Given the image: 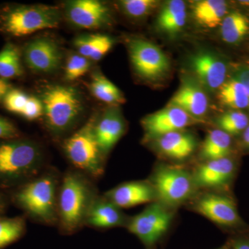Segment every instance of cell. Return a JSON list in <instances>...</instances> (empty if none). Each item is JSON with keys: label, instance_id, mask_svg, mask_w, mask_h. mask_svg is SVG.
I'll use <instances>...</instances> for the list:
<instances>
[{"label": "cell", "instance_id": "obj_13", "mask_svg": "<svg viewBox=\"0 0 249 249\" xmlns=\"http://www.w3.org/2000/svg\"><path fill=\"white\" fill-rule=\"evenodd\" d=\"M103 196L121 209L152 203L157 197L151 183L142 181L121 183L105 193Z\"/></svg>", "mask_w": 249, "mask_h": 249}, {"label": "cell", "instance_id": "obj_29", "mask_svg": "<svg viewBox=\"0 0 249 249\" xmlns=\"http://www.w3.org/2000/svg\"><path fill=\"white\" fill-rule=\"evenodd\" d=\"M249 122L248 116L240 111H228L217 119L219 129L229 135L245 131L249 126Z\"/></svg>", "mask_w": 249, "mask_h": 249}, {"label": "cell", "instance_id": "obj_28", "mask_svg": "<svg viewBox=\"0 0 249 249\" xmlns=\"http://www.w3.org/2000/svg\"><path fill=\"white\" fill-rule=\"evenodd\" d=\"M27 224L22 217H0V249L20 239L26 231Z\"/></svg>", "mask_w": 249, "mask_h": 249}, {"label": "cell", "instance_id": "obj_41", "mask_svg": "<svg viewBox=\"0 0 249 249\" xmlns=\"http://www.w3.org/2000/svg\"><path fill=\"white\" fill-rule=\"evenodd\" d=\"M3 208H4V201H3L2 197L0 196V212Z\"/></svg>", "mask_w": 249, "mask_h": 249}, {"label": "cell", "instance_id": "obj_20", "mask_svg": "<svg viewBox=\"0 0 249 249\" xmlns=\"http://www.w3.org/2000/svg\"><path fill=\"white\" fill-rule=\"evenodd\" d=\"M157 147L163 155L175 160L188 158L196 150V142L191 134L181 131L171 132L157 138Z\"/></svg>", "mask_w": 249, "mask_h": 249}, {"label": "cell", "instance_id": "obj_3", "mask_svg": "<svg viewBox=\"0 0 249 249\" xmlns=\"http://www.w3.org/2000/svg\"><path fill=\"white\" fill-rule=\"evenodd\" d=\"M45 156L38 144L16 138L0 142V183L23 184L44 170Z\"/></svg>", "mask_w": 249, "mask_h": 249}, {"label": "cell", "instance_id": "obj_11", "mask_svg": "<svg viewBox=\"0 0 249 249\" xmlns=\"http://www.w3.org/2000/svg\"><path fill=\"white\" fill-rule=\"evenodd\" d=\"M24 58L32 71L51 73L57 71L61 65L62 53L55 41L48 37H40L25 45Z\"/></svg>", "mask_w": 249, "mask_h": 249}, {"label": "cell", "instance_id": "obj_4", "mask_svg": "<svg viewBox=\"0 0 249 249\" xmlns=\"http://www.w3.org/2000/svg\"><path fill=\"white\" fill-rule=\"evenodd\" d=\"M40 98L43 105L45 127L52 137L62 138L76 127L84 109L83 99L76 88L49 85Z\"/></svg>", "mask_w": 249, "mask_h": 249}, {"label": "cell", "instance_id": "obj_17", "mask_svg": "<svg viewBox=\"0 0 249 249\" xmlns=\"http://www.w3.org/2000/svg\"><path fill=\"white\" fill-rule=\"evenodd\" d=\"M128 219L122 212V209L113 204L103 195H99L90 208L85 227L96 229L125 227Z\"/></svg>", "mask_w": 249, "mask_h": 249}, {"label": "cell", "instance_id": "obj_25", "mask_svg": "<svg viewBox=\"0 0 249 249\" xmlns=\"http://www.w3.org/2000/svg\"><path fill=\"white\" fill-rule=\"evenodd\" d=\"M218 90L219 99L228 107L236 109L249 107L248 93L244 85L237 78L225 81Z\"/></svg>", "mask_w": 249, "mask_h": 249}, {"label": "cell", "instance_id": "obj_33", "mask_svg": "<svg viewBox=\"0 0 249 249\" xmlns=\"http://www.w3.org/2000/svg\"><path fill=\"white\" fill-rule=\"evenodd\" d=\"M103 34H89L82 35L75 39V47L80 55L89 60L95 49L96 48L103 37Z\"/></svg>", "mask_w": 249, "mask_h": 249}, {"label": "cell", "instance_id": "obj_10", "mask_svg": "<svg viewBox=\"0 0 249 249\" xmlns=\"http://www.w3.org/2000/svg\"><path fill=\"white\" fill-rule=\"evenodd\" d=\"M65 11L69 22L80 29H101L111 22L109 8L98 0L67 1Z\"/></svg>", "mask_w": 249, "mask_h": 249}, {"label": "cell", "instance_id": "obj_24", "mask_svg": "<svg viewBox=\"0 0 249 249\" xmlns=\"http://www.w3.org/2000/svg\"><path fill=\"white\" fill-rule=\"evenodd\" d=\"M221 36L224 42L236 44L243 40L249 31L248 18L238 11L227 15L220 24Z\"/></svg>", "mask_w": 249, "mask_h": 249}, {"label": "cell", "instance_id": "obj_6", "mask_svg": "<svg viewBox=\"0 0 249 249\" xmlns=\"http://www.w3.org/2000/svg\"><path fill=\"white\" fill-rule=\"evenodd\" d=\"M96 116L93 115L71 135L64 139L62 150L73 168L93 179L102 176L105 157L94 133Z\"/></svg>", "mask_w": 249, "mask_h": 249}, {"label": "cell", "instance_id": "obj_18", "mask_svg": "<svg viewBox=\"0 0 249 249\" xmlns=\"http://www.w3.org/2000/svg\"><path fill=\"white\" fill-rule=\"evenodd\" d=\"M234 170L235 164L229 157L207 160L196 170L195 183L205 188L223 186L232 178Z\"/></svg>", "mask_w": 249, "mask_h": 249}, {"label": "cell", "instance_id": "obj_22", "mask_svg": "<svg viewBox=\"0 0 249 249\" xmlns=\"http://www.w3.org/2000/svg\"><path fill=\"white\" fill-rule=\"evenodd\" d=\"M227 11V3L222 0L196 1L193 7V16L198 23L211 29L220 26Z\"/></svg>", "mask_w": 249, "mask_h": 249}, {"label": "cell", "instance_id": "obj_12", "mask_svg": "<svg viewBox=\"0 0 249 249\" xmlns=\"http://www.w3.org/2000/svg\"><path fill=\"white\" fill-rule=\"evenodd\" d=\"M193 119L186 111L175 106L145 116L142 124L148 138H158L165 134L178 132L193 124Z\"/></svg>", "mask_w": 249, "mask_h": 249}, {"label": "cell", "instance_id": "obj_30", "mask_svg": "<svg viewBox=\"0 0 249 249\" xmlns=\"http://www.w3.org/2000/svg\"><path fill=\"white\" fill-rule=\"evenodd\" d=\"M126 16L134 19L145 17L157 7L155 0H124L119 3Z\"/></svg>", "mask_w": 249, "mask_h": 249}, {"label": "cell", "instance_id": "obj_15", "mask_svg": "<svg viewBox=\"0 0 249 249\" xmlns=\"http://www.w3.org/2000/svg\"><path fill=\"white\" fill-rule=\"evenodd\" d=\"M125 132L124 118L116 108H110L101 116H96L94 133L98 145L105 158L122 138Z\"/></svg>", "mask_w": 249, "mask_h": 249}, {"label": "cell", "instance_id": "obj_38", "mask_svg": "<svg viewBox=\"0 0 249 249\" xmlns=\"http://www.w3.org/2000/svg\"><path fill=\"white\" fill-rule=\"evenodd\" d=\"M10 85L6 80L0 78V101L4 99V96L9 91Z\"/></svg>", "mask_w": 249, "mask_h": 249}, {"label": "cell", "instance_id": "obj_27", "mask_svg": "<svg viewBox=\"0 0 249 249\" xmlns=\"http://www.w3.org/2000/svg\"><path fill=\"white\" fill-rule=\"evenodd\" d=\"M22 74L20 52L16 45L8 43L0 52V78L11 79Z\"/></svg>", "mask_w": 249, "mask_h": 249}, {"label": "cell", "instance_id": "obj_8", "mask_svg": "<svg viewBox=\"0 0 249 249\" xmlns=\"http://www.w3.org/2000/svg\"><path fill=\"white\" fill-rule=\"evenodd\" d=\"M173 213L159 204H152L129 217L125 227L147 247L155 245L169 229Z\"/></svg>", "mask_w": 249, "mask_h": 249}, {"label": "cell", "instance_id": "obj_40", "mask_svg": "<svg viewBox=\"0 0 249 249\" xmlns=\"http://www.w3.org/2000/svg\"><path fill=\"white\" fill-rule=\"evenodd\" d=\"M244 142L249 147V124L248 127L246 128L243 134Z\"/></svg>", "mask_w": 249, "mask_h": 249}, {"label": "cell", "instance_id": "obj_26", "mask_svg": "<svg viewBox=\"0 0 249 249\" xmlns=\"http://www.w3.org/2000/svg\"><path fill=\"white\" fill-rule=\"evenodd\" d=\"M89 88L93 96L103 103L116 106L124 101L121 90L100 72L92 75Z\"/></svg>", "mask_w": 249, "mask_h": 249}, {"label": "cell", "instance_id": "obj_31", "mask_svg": "<svg viewBox=\"0 0 249 249\" xmlns=\"http://www.w3.org/2000/svg\"><path fill=\"white\" fill-rule=\"evenodd\" d=\"M91 67V60L83 55L73 54L67 60L65 78L68 81H74L84 76Z\"/></svg>", "mask_w": 249, "mask_h": 249}, {"label": "cell", "instance_id": "obj_16", "mask_svg": "<svg viewBox=\"0 0 249 249\" xmlns=\"http://www.w3.org/2000/svg\"><path fill=\"white\" fill-rule=\"evenodd\" d=\"M191 66L195 74L210 89H219L226 81V64L210 52H199L191 59Z\"/></svg>", "mask_w": 249, "mask_h": 249}, {"label": "cell", "instance_id": "obj_42", "mask_svg": "<svg viewBox=\"0 0 249 249\" xmlns=\"http://www.w3.org/2000/svg\"><path fill=\"white\" fill-rule=\"evenodd\" d=\"M218 249H229V247H222V248H219Z\"/></svg>", "mask_w": 249, "mask_h": 249}, {"label": "cell", "instance_id": "obj_9", "mask_svg": "<svg viewBox=\"0 0 249 249\" xmlns=\"http://www.w3.org/2000/svg\"><path fill=\"white\" fill-rule=\"evenodd\" d=\"M128 52L134 70L144 79H158L169 70L170 60L166 54L149 41L142 39L129 41Z\"/></svg>", "mask_w": 249, "mask_h": 249}, {"label": "cell", "instance_id": "obj_34", "mask_svg": "<svg viewBox=\"0 0 249 249\" xmlns=\"http://www.w3.org/2000/svg\"><path fill=\"white\" fill-rule=\"evenodd\" d=\"M43 105L40 98L29 96L20 116L27 120H36L43 115Z\"/></svg>", "mask_w": 249, "mask_h": 249}, {"label": "cell", "instance_id": "obj_7", "mask_svg": "<svg viewBox=\"0 0 249 249\" xmlns=\"http://www.w3.org/2000/svg\"><path fill=\"white\" fill-rule=\"evenodd\" d=\"M152 186L157 197L168 206H178L189 199L194 189V179L183 169L160 167L152 177Z\"/></svg>", "mask_w": 249, "mask_h": 249}, {"label": "cell", "instance_id": "obj_39", "mask_svg": "<svg viewBox=\"0 0 249 249\" xmlns=\"http://www.w3.org/2000/svg\"><path fill=\"white\" fill-rule=\"evenodd\" d=\"M233 249H249V241H237L233 246Z\"/></svg>", "mask_w": 249, "mask_h": 249}, {"label": "cell", "instance_id": "obj_5", "mask_svg": "<svg viewBox=\"0 0 249 249\" xmlns=\"http://www.w3.org/2000/svg\"><path fill=\"white\" fill-rule=\"evenodd\" d=\"M60 22V10L49 5H10L0 10V31L14 37L55 29Z\"/></svg>", "mask_w": 249, "mask_h": 249}, {"label": "cell", "instance_id": "obj_37", "mask_svg": "<svg viewBox=\"0 0 249 249\" xmlns=\"http://www.w3.org/2000/svg\"><path fill=\"white\" fill-rule=\"evenodd\" d=\"M235 78L240 80L245 87L249 97V67H244L236 73Z\"/></svg>", "mask_w": 249, "mask_h": 249}, {"label": "cell", "instance_id": "obj_23", "mask_svg": "<svg viewBox=\"0 0 249 249\" xmlns=\"http://www.w3.org/2000/svg\"><path fill=\"white\" fill-rule=\"evenodd\" d=\"M231 147V135L221 129H213L209 132L203 142L201 155L206 161L226 158L230 152Z\"/></svg>", "mask_w": 249, "mask_h": 249}, {"label": "cell", "instance_id": "obj_21", "mask_svg": "<svg viewBox=\"0 0 249 249\" xmlns=\"http://www.w3.org/2000/svg\"><path fill=\"white\" fill-rule=\"evenodd\" d=\"M186 22V6L181 0H172L165 3L157 18L159 29L171 36L181 31Z\"/></svg>", "mask_w": 249, "mask_h": 249}, {"label": "cell", "instance_id": "obj_19", "mask_svg": "<svg viewBox=\"0 0 249 249\" xmlns=\"http://www.w3.org/2000/svg\"><path fill=\"white\" fill-rule=\"evenodd\" d=\"M170 106L183 109L193 118H199L206 114L209 101L206 93L199 86L187 83L174 95Z\"/></svg>", "mask_w": 249, "mask_h": 249}, {"label": "cell", "instance_id": "obj_36", "mask_svg": "<svg viewBox=\"0 0 249 249\" xmlns=\"http://www.w3.org/2000/svg\"><path fill=\"white\" fill-rule=\"evenodd\" d=\"M114 45V41L109 36L103 35L101 42H99L92 55L90 57L91 61H98L101 60L110 51Z\"/></svg>", "mask_w": 249, "mask_h": 249}, {"label": "cell", "instance_id": "obj_32", "mask_svg": "<svg viewBox=\"0 0 249 249\" xmlns=\"http://www.w3.org/2000/svg\"><path fill=\"white\" fill-rule=\"evenodd\" d=\"M29 96L19 89H10L3 99L5 108L10 112L21 115Z\"/></svg>", "mask_w": 249, "mask_h": 249}, {"label": "cell", "instance_id": "obj_1", "mask_svg": "<svg viewBox=\"0 0 249 249\" xmlns=\"http://www.w3.org/2000/svg\"><path fill=\"white\" fill-rule=\"evenodd\" d=\"M94 179L71 168L61 176L58 196L57 227L62 233L71 235L85 227L87 215L99 196Z\"/></svg>", "mask_w": 249, "mask_h": 249}, {"label": "cell", "instance_id": "obj_2", "mask_svg": "<svg viewBox=\"0 0 249 249\" xmlns=\"http://www.w3.org/2000/svg\"><path fill=\"white\" fill-rule=\"evenodd\" d=\"M61 176L57 170H44L18 187L13 196L14 202L34 222L49 227L58 225Z\"/></svg>", "mask_w": 249, "mask_h": 249}, {"label": "cell", "instance_id": "obj_35", "mask_svg": "<svg viewBox=\"0 0 249 249\" xmlns=\"http://www.w3.org/2000/svg\"><path fill=\"white\" fill-rule=\"evenodd\" d=\"M19 132L16 126L6 118L0 116V140L19 138Z\"/></svg>", "mask_w": 249, "mask_h": 249}, {"label": "cell", "instance_id": "obj_14", "mask_svg": "<svg viewBox=\"0 0 249 249\" xmlns=\"http://www.w3.org/2000/svg\"><path fill=\"white\" fill-rule=\"evenodd\" d=\"M195 209L205 217L222 226H233L240 222L235 203L227 196L206 194L196 201Z\"/></svg>", "mask_w": 249, "mask_h": 249}]
</instances>
